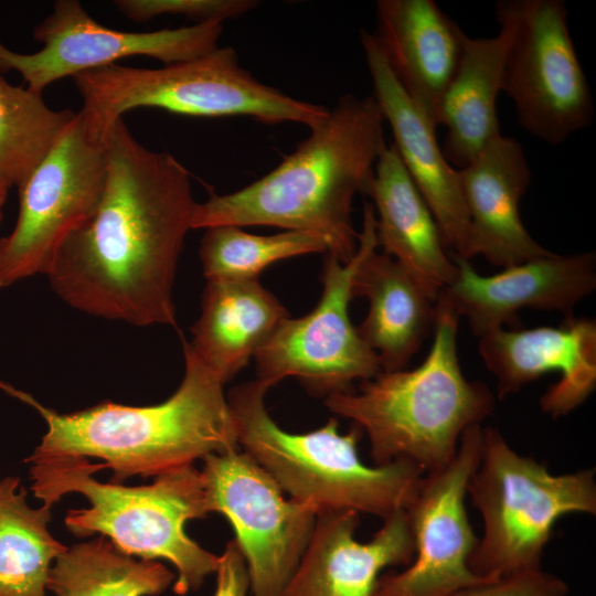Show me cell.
Instances as JSON below:
<instances>
[{"label": "cell", "instance_id": "1", "mask_svg": "<svg viewBox=\"0 0 596 596\" xmlns=\"http://www.w3.org/2000/svg\"><path fill=\"white\" fill-rule=\"evenodd\" d=\"M106 175L92 216L46 276L72 308L138 327H177L173 285L198 202L172 155L141 145L119 119L103 139Z\"/></svg>", "mask_w": 596, "mask_h": 596}, {"label": "cell", "instance_id": "2", "mask_svg": "<svg viewBox=\"0 0 596 596\" xmlns=\"http://www.w3.org/2000/svg\"><path fill=\"white\" fill-rule=\"evenodd\" d=\"M374 97L347 94L294 152L260 179L196 203L191 228L274 226L321 236L348 263L358 248L353 200L366 194L386 145Z\"/></svg>", "mask_w": 596, "mask_h": 596}, {"label": "cell", "instance_id": "3", "mask_svg": "<svg viewBox=\"0 0 596 596\" xmlns=\"http://www.w3.org/2000/svg\"><path fill=\"white\" fill-rule=\"evenodd\" d=\"M184 375L164 402L127 406L103 402L73 413L45 407L2 382L0 387L34 407L46 433L28 459L93 457L110 469V482L157 477L211 454L241 449L224 382L183 341Z\"/></svg>", "mask_w": 596, "mask_h": 596}, {"label": "cell", "instance_id": "4", "mask_svg": "<svg viewBox=\"0 0 596 596\" xmlns=\"http://www.w3.org/2000/svg\"><path fill=\"white\" fill-rule=\"evenodd\" d=\"M435 310L433 343L421 365L382 371L361 381L356 392L324 400L329 411L366 433L376 465L408 460L425 473L439 470L456 456L464 432L493 412L494 394L461 371L460 318L441 292Z\"/></svg>", "mask_w": 596, "mask_h": 596}, {"label": "cell", "instance_id": "5", "mask_svg": "<svg viewBox=\"0 0 596 596\" xmlns=\"http://www.w3.org/2000/svg\"><path fill=\"white\" fill-rule=\"evenodd\" d=\"M31 490L51 507L65 494H83L89 507L71 509L65 525L78 538L99 533L123 553L139 560H166L175 567L173 592L198 590L215 574L220 556L185 533V523L211 513L201 470L183 466L157 476L152 483L126 487L92 477L98 464L84 457L26 459Z\"/></svg>", "mask_w": 596, "mask_h": 596}, {"label": "cell", "instance_id": "6", "mask_svg": "<svg viewBox=\"0 0 596 596\" xmlns=\"http://www.w3.org/2000/svg\"><path fill=\"white\" fill-rule=\"evenodd\" d=\"M270 386L256 379L234 386L226 396L237 443L290 499L327 510H352L382 519L406 510L425 475L408 460L370 467L358 455L363 432L356 425L340 434L330 418L305 434L280 428L266 409Z\"/></svg>", "mask_w": 596, "mask_h": 596}, {"label": "cell", "instance_id": "7", "mask_svg": "<svg viewBox=\"0 0 596 596\" xmlns=\"http://www.w3.org/2000/svg\"><path fill=\"white\" fill-rule=\"evenodd\" d=\"M72 79L82 98L83 128L97 141L124 114L140 107L195 117L246 116L266 125L290 121L309 129L329 113L256 79L231 46L158 68L110 64Z\"/></svg>", "mask_w": 596, "mask_h": 596}, {"label": "cell", "instance_id": "8", "mask_svg": "<svg viewBox=\"0 0 596 596\" xmlns=\"http://www.w3.org/2000/svg\"><path fill=\"white\" fill-rule=\"evenodd\" d=\"M467 494L483 522L469 568L497 581L541 568L561 517L596 513L595 469L553 475L545 465L512 449L497 428L486 427Z\"/></svg>", "mask_w": 596, "mask_h": 596}, {"label": "cell", "instance_id": "9", "mask_svg": "<svg viewBox=\"0 0 596 596\" xmlns=\"http://www.w3.org/2000/svg\"><path fill=\"white\" fill-rule=\"evenodd\" d=\"M494 13L510 30L502 92L513 102L523 129L556 146L588 127L594 102L565 2L500 0Z\"/></svg>", "mask_w": 596, "mask_h": 596}, {"label": "cell", "instance_id": "10", "mask_svg": "<svg viewBox=\"0 0 596 596\" xmlns=\"http://www.w3.org/2000/svg\"><path fill=\"white\" fill-rule=\"evenodd\" d=\"M376 248L375 211L364 203L354 256L341 263L324 254L319 302L304 317L284 319L257 351L258 380L273 387L286 377H296L309 393L327 397L349 392L355 381L382 372L376 354L349 317L353 276L365 255Z\"/></svg>", "mask_w": 596, "mask_h": 596}, {"label": "cell", "instance_id": "11", "mask_svg": "<svg viewBox=\"0 0 596 596\" xmlns=\"http://www.w3.org/2000/svg\"><path fill=\"white\" fill-rule=\"evenodd\" d=\"M106 155L78 114L18 189L13 230L0 237V288L46 275L57 252L95 212L103 193Z\"/></svg>", "mask_w": 596, "mask_h": 596}, {"label": "cell", "instance_id": "12", "mask_svg": "<svg viewBox=\"0 0 596 596\" xmlns=\"http://www.w3.org/2000/svg\"><path fill=\"white\" fill-rule=\"evenodd\" d=\"M201 470L210 510L232 524L252 596H284L312 534L318 512L287 500L277 482L247 454H211Z\"/></svg>", "mask_w": 596, "mask_h": 596}, {"label": "cell", "instance_id": "13", "mask_svg": "<svg viewBox=\"0 0 596 596\" xmlns=\"http://www.w3.org/2000/svg\"><path fill=\"white\" fill-rule=\"evenodd\" d=\"M223 23L132 32L109 29L77 0H57L52 12L33 29L42 49L19 53L0 41V74L18 72L30 91L42 94L54 82L116 64L130 56H147L164 65L189 61L219 47Z\"/></svg>", "mask_w": 596, "mask_h": 596}, {"label": "cell", "instance_id": "14", "mask_svg": "<svg viewBox=\"0 0 596 596\" xmlns=\"http://www.w3.org/2000/svg\"><path fill=\"white\" fill-rule=\"evenodd\" d=\"M482 427L473 425L460 438L454 459L425 473L406 509L414 536L412 563L400 573L381 575L374 596H455L493 582L469 568L478 538L466 511L467 486L481 455Z\"/></svg>", "mask_w": 596, "mask_h": 596}, {"label": "cell", "instance_id": "15", "mask_svg": "<svg viewBox=\"0 0 596 596\" xmlns=\"http://www.w3.org/2000/svg\"><path fill=\"white\" fill-rule=\"evenodd\" d=\"M457 273L440 292L477 337L507 324L521 328L523 308L573 316L574 308L596 289V254L536 257L492 276L478 274L469 260L451 254Z\"/></svg>", "mask_w": 596, "mask_h": 596}, {"label": "cell", "instance_id": "16", "mask_svg": "<svg viewBox=\"0 0 596 596\" xmlns=\"http://www.w3.org/2000/svg\"><path fill=\"white\" fill-rule=\"evenodd\" d=\"M478 351L497 377L499 400L545 373L560 372V380L540 400L542 412L553 418L577 408L596 387L593 319L565 318L560 327L498 328L480 337Z\"/></svg>", "mask_w": 596, "mask_h": 596}, {"label": "cell", "instance_id": "17", "mask_svg": "<svg viewBox=\"0 0 596 596\" xmlns=\"http://www.w3.org/2000/svg\"><path fill=\"white\" fill-rule=\"evenodd\" d=\"M361 44L372 79V96L391 127L392 143L436 219L446 247L453 255L469 260V219L458 170L444 156L436 128L394 76L373 33L362 30Z\"/></svg>", "mask_w": 596, "mask_h": 596}, {"label": "cell", "instance_id": "18", "mask_svg": "<svg viewBox=\"0 0 596 596\" xmlns=\"http://www.w3.org/2000/svg\"><path fill=\"white\" fill-rule=\"evenodd\" d=\"M359 522L352 510L319 512L284 596H374L384 568L412 563L415 544L406 510L383 519L366 543L355 540Z\"/></svg>", "mask_w": 596, "mask_h": 596}, {"label": "cell", "instance_id": "19", "mask_svg": "<svg viewBox=\"0 0 596 596\" xmlns=\"http://www.w3.org/2000/svg\"><path fill=\"white\" fill-rule=\"evenodd\" d=\"M457 170L469 219L468 259L481 255L507 268L552 253L521 220L519 205L531 170L517 139L499 135Z\"/></svg>", "mask_w": 596, "mask_h": 596}, {"label": "cell", "instance_id": "20", "mask_svg": "<svg viewBox=\"0 0 596 596\" xmlns=\"http://www.w3.org/2000/svg\"><path fill=\"white\" fill-rule=\"evenodd\" d=\"M373 35L401 86L437 128L467 34L434 0H379Z\"/></svg>", "mask_w": 596, "mask_h": 596}, {"label": "cell", "instance_id": "21", "mask_svg": "<svg viewBox=\"0 0 596 596\" xmlns=\"http://www.w3.org/2000/svg\"><path fill=\"white\" fill-rule=\"evenodd\" d=\"M373 201L376 241L400 263L432 301L455 278L456 264L439 226L412 181L394 145L386 143L366 191Z\"/></svg>", "mask_w": 596, "mask_h": 596}, {"label": "cell", "instance_id": "22", "mask_svg": "<svg viewBox=\"0 0 596 596\" xmlns=\"http://www.w3.org/2000/svg\"><path fill=\"white\" fill-rule=\"evenodd\" d=\"M288 312L258 279H206L192 352L224 383L269 339Z\"/></svg>", "mask_w": 596, "mask_h": 596}, {"label": "cell", "instance_id": "23", "mask_svg": "<svg viewBox=\"0 0 596 596\" xmlns=\"http://www.w3.org/2000/svg\"><path fill=\"white\" fill-rule=\"evenodd\" d=\"M352 296L369 311L356 331L376 354L381 370H402L433 332L435 302L394 258L369 252L352 279Z\"/></svg>", "mask_w": 596, "mask_h": 596}, {"label": "cell", "instance_id": "24", "mask_svg": "<svg viewBox=\"0 0 596 596\" xmlns=\"http://www.w3.org/2000/svg\"><path fill=\"white\" fill-rule=\"evenodd\" d=\"M498 24L496 36H466L459 66L443 98L439 126L446 128V135L441 150L456 169L501 135L497 99L502 92L510 30Z\"/></svg>", "mask_w": 596, "mask_h": 596}, {"label": "cell", "instance_id": "25", "mask_svg": "<svg viewBox=\"0 0 596 596\" xmlns=\"http://www.w3.org/2000/svg\"><path fill=\"white\" fill-rule=\"evenodd\" d=\"M51 509L30 507L19 477L0 479V596H47L50 570L67 550L50 533Z\"/></svg>", "mask_w": 596, "mask_h": 596}, {"label": "cell", "instance_id": "26", "mask_svg": "<svg viewBox=\"0 0 596 596\" xmlns=\"http://www.w3.org/2000/svg\"><path fill=\"white\" fill-rule=\"evenodd\" d=\"M175 581L160 561L123 553L105 536L67 547L53 563L47 592L54 596H157Z\"/></svg>", "mask_w": 596, "mask_h": 596}, {"label": "cell", "instance_id": "27", "mask_svg": "<svg viewBox=\"0 0 596 596\" xmlns=\"http://www.w3.org/2000/svg\"><path fill=\"white\" fill-rule=\"evenodd\" d=\"M76 116L0 74V183L21 188Z\"/></svg>", "mask_w": 596, "mask_h": 596}, {"label": "cell", "instance_id": "28", "mask_svg": "<svg viewBox=\"0 0 596 596\" xmlns=\"http://www.w3.org/2000/svg\"><path fill=\"white\" fill-rule=\"evenodd\" d=\"M313 253H328L326 241L317 234L256 235L233 225L206 228L199 249L206 279H257L274 263Z\"/></svg>", "mask_w": 596, "mask_h": 596}, {"label": "cell", "instance_id": "29", "mask_svg": "<svg viewBox=\"0 0 596 596\" xmlns=\"http://www.w3.org/2000/svg\"><path fill=\"white\" fill-rule=\"evenodd\" d=\"M114 6L129 20L142 23L160 15H182L195 23L238 18L258 6L255 0H116Z\"/></svg>", "mask_w": 596, "mask_h": 596}, {"label": "cell", "instance_id": "30", "mask_svg": "<svg viewBox=\"0 0 596 596\" xmlns=\"http://www.w3.org/2000/svg\"><path fill=\"white\" fill-rule=\"evenodd\" d=\"M567 593L565 581L539 568L477 585L455 596H566Z\"/></svg>", "mask_w": 596, "mask_h": 596}, {"label": "cell", "instance_id": "31", "mask_svg": "<svg viewBox=\"0 0 596 596\" xmlns=\"http://www.w3.org/2000/svg\"><path fill=\"white\" fill-rule=\"evenodd\" d=\"M215 574L216 586L213 596H248L247 565L235 540H231L220 555Z\"/></svg>", "mask_w": 596, "mask_h": 596}, {"label": "cell", "instance_id": "32", "mask_svg": "<svg viewBox=\"0 0 596 596\" xmlns=\"http://www.w3.org/2000/svg\"><path fill=\"white\" fill-rule=\"evenodd\" d=\"M8 192H9V189L2 183H0V209L3 207L7 201Z\"/></svg>", "mask_w": 596, "mask_h": 596}, {"label": "cell", "instance_id": "33", "mask_svg": "<svg viewBox=\"0 0 596 596\" xmlns=\"http://www.w3.org/2000/svg\"><path fill=\"white\" fill-rule=\"evenodd\" d=\"M2 220V209H0V222Z\"/></svg>", "mask_w": 596, "mask_h": 596}]
</instances>
